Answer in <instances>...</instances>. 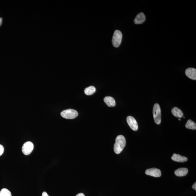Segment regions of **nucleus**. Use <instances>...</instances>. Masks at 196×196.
Here are the masks:
<instances>
[{"instance_id":"f257e3e1","label":"nucleus","mask_w":196,"mask_h":196,"mask_svg":"<svg viewBox=\"0 0 196 196\" xmlns=\"http://www.w3.org/2000/svg\"><path fill=\"white\" fill-rule=\"evenodd\" d=\"M126 143V139L123 136L120 135L117 136L114 146V151L116 154H119L122 152L125 147Z\"/></svg>"},{"instance_id":"f03ea898","label":"nucleus","mask_w":196,"mask_h":196,"mask_svg":"<svg viewBox=\"0 0 196 196\" xmlns=\"http://www.w3.org/2000/svg\"><path fill=\"white\" fill-rule=\"evenodd\" d=\"M153 113L155 123L157 125H159L161 121V110L158 104L156 103L154 105Z\"/></svg>"},{"instance_id":"7ed1b4c3","label":"nucleus","mask_w":196,"mask_h":196,"mask_svg":"<svg viewBox=\"0 0 196 196\" xmlns=\"http://www.w3.org/2000/svg\"><path fill=\"white\" fill-rule=\"evenodd\" d=\"M122 37V32L118 30H116L114 32L112 43L114 47L117 48L120 46L121 42Z\"/></svg>"},{"instance_id":"20e7f679","label":"nucleus","mask_w":196,"mask_h":196,"mask_svg":"<svg viewBox=\"0 0 196 196\" xmlns=\"http://www.w3.org/2000/svg\"><path fill=\"white\" fill-rule=\"evenodd\" d=\"M61 115L64 118L67 119H72L75 118L78 115L76 110L73 109H67L61 112Z\"/></svg>"},{"instance_id":"39448f33","label":"nucleus","mask_w":196,"mask_h":196,"mask_svg":"<svg viewBox=\"0 0 196 196\" xmlns=\"http://www.w3.org/2000/svg\"><path fill=\"white\" fill-rule=\"evenodd\" d=\"M34 145L33 143L30 141H28L23 144L22 148V152L25 155H28L33 151Z\"/></svg>"},{"instance_id":"423d86ee","label":"nucleus","mask_w":196,"mask_h":196,"mask_svg":"<svg viewBox=\"0 0 196 196\" xmlns=\"http://www.w3.org/2000/svg\"><path fill=\"white\" fill-rule=\"evenodd\" d=\"M146 174L154 177H159L161 175V170L156 168H152L146 170L145 172Z\"/></svg>"},{"instance_id":"0eeeda50","label":"nucleus","mask_w":196,"mask_h":196,"mask_svg":"<svg viewBox=\"0 0 196 196\" xmlns=\"http://www.w3.org/2000/svg\"><path fill=\"white\" fill-rule=\"evenodd\" d=\"M127 122L129 127L133 130L137 131L138 129V125L137 121L133 117L129 116L127 117Z\"/></svg>"},{"instance_id":"6e6552de","label":"nucleus","mask_w":196,"mask_h":196,"mask_svg":"<svg viewBox=\"0 0 196 196\" xmlns=\"http://www.w3.org/2000/svg\"><path fill=\"white\" fill-rule=\"evenodd\" d=\"M185 74L189 78L192 80H196V69L192 68H189L185 71Z\"/></svg>"},{"instance_id":"1a4fd4ad","label":"nucleus","mask_w":196,"mask_h":196,"mask_svg":"<svg viewBox=\"0 0 196 196\" xmlns=\"http://www.w3.org/2000/svg\"><path fill=\"white\" fill-rule=\"evenodd\" d=\"M146 20V17L144 13H140L136 16L134 20V22L136 25L141 24Z\"/></svg>"},{"instance_id":"9d476101","label":"nucleus","mask_w":196,"mask_h":196,"mask_svg":"<svg viewBox=\"0 0 196 196\" xmlns=\"http://www.w3.org/2000/svg\"><path fill=\"white\" fill-rule=\"evenodd\" d=\"M171 158L173 161L179 162H184L188 160V159L186 157L182 156L181 155L176 154L175 153L173 154Z\"/></svg>"},{"instance_id":"9b49d317","label":"nucleus","mask_w":196,"mask_h":196,"mask_svg":"<svg viewBox=\"0 0 196 196\" xmlns=\"http://www.w3.org/2000/svg\"><path fill=\"white\" fill-rule=\"evenodd\" d=\"M188 173V169L186 168H180L177 169L174 172L176 176L183 177L187 175Z\"/></svg>"},{"instance_id":"f8f14e48","label":"nucleus","mask_w":196,"mask_h":196,"mask_svg":"<svg viewBox=\"0 0 196 196\" xmlns=\"http://www.w3.org/2000/svg\"><path fill=\"white\" fill-rule=\"evenodd\" d=\"M104 100L106 104L109 107H114L116 105L115 99L112 97H105Z\"/></svg>"},{"instance_id":"ddd939ff","label":"nucleus","mask_w":196,"mask_h":196,"mask_svg":"<svg viewBox=\"0 0 196 196\" xmlns=\"http://www.w3.org/2000/svg\"><path fill=\"white\" fill-rule=\"evenodd\" d=\"M171 112L172 114L174 116L179 118H181L183 117V112L180 109L177 108V107H174L171 110Z\"/></svg>"},{"instance_id":"4468645a","label":"nucleus","mask_w":196,"mask_h":196,"mask_svg":"<svg viewBox=\"0 0 196 196\" xmlns=\"http://www.w3.org/2000/svg\"><path fill=\"white\" fill-rule=\"evenodd\" d=\"M185 127L187 129L196 130V124L195 122L191 120H189L186 124Z\"/></svg>"},{"instance_id":"2eb2a0df","label":"nucleus","mask_w":196,"mask_h":196,"mask_svg":"<svg viewBox=\"0 0 196 196\" xmlns=\"http://www.w3.org/2000/svg\"><path fill=\"white\" fill-rule=\"evenodd\" d=\"M96 91V88L94 86H91L85 89L84 92L87 95H91L94 93Z\"/></svg>"},{"instance_id":"dca6fc26","label":"nucleus","mask_w":196,"mask_h":196,"mask_svg":"<svg viewBox=\"0 0 196 196\" xmlns=\"http://www.w3.org/2000/svg\"><path fill=\"white\" fill-rule=\"evenodd\" d=\"M0 196H12L11 193L7 189L4 188L0 191Z\"/></svg>"},{"instance_id":"f3484780","label":"nucleus","mask_w":196,"mask_h":196,"mask_svg":"<svg viewBox=\"0 0 196 196\" xmlns=\"http://www.w3.org/2000/svg\"><path fill=\"white\" fill-rule=\"evenodd\" d=\"M4 151V148L2 145H0V156L2 155Z\"/></svg>"},{"instance_id":"a211bd4d","label":"nucleus","mask_w":196,"mask_h":196,"mask_svg":"<svg viewBox=\"0 0 196 196\" xmlns=\"http://www.w3.org/2000/svg\"><path fill=\"white\" fill-rule=\"evenodd\" d=\"M42 196H49L46 192H43L42 194Z\"/></svg>"},{"instance_id":"6ab92c4d","label":"nucleus","mask_w":196,"mask_h":196,"mask_svg":"<svg viewBox=\"0 0 196 196\" xmlns=\"http://www.w3.org/2000/svg\"><path fill=\"white\" fill-rule=\"evenodd\" d=\"M192 188L194 189V190H196V182H195V183H194L193 184V185H192Z\"/></svg>"},{"instance_id":"aec40b11","label":"nucleus","mask_w":196,"mask_h":196,"mask_svg":"<svg viewBox=\"0 0 196 196\" xmlns=\"http://www.w3.org/2000/svg\"><path fill=\"white\" fill-rule=\"evenodd\" d=\"M76 196H85L84 194L82 193L78 194Z\"/></svg>"},{"instance_id":"412c9836","label":"nucleus","mask_w":196,"mask_h":196,"mask_svg":"<svg viewBox=\"0 0 196 196\" xmlns=\"http://www.w3.org/2000/svg\"><path fill=\"white\" fill-rule=\"evenodd\" d=\"M2 18H0V26H1L2 23Z\"/></svg>"},{"instance_id":"4be33fe9","label":"nucleus","mask_w":196,"mask_h":196,"mask_svg":"<svg viewBox=\"0 0 196 196\" xmlns=\"http://www.w3.org/2000/svg\"><path fill=\"white\" fill-rule=\"evenodd\" d=\"M178 120H179V121H180V120H181V119H180V118H179L178 119Z\"/></svg>"}]
</instances>
